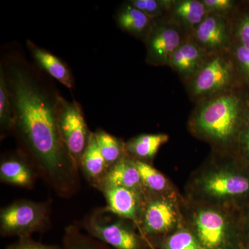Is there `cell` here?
<instances>
[{"instance_id": "83f0119b", "label": "cell", "mask_w": 249, "mask_h": 249, "mask_svg": "<svg viewBox=\"0 0 249 249\" xmlns=\"http://www.w3.org/2000/svg\"><path fill=\"white\" fill-rule=\"evenodd\" d=\"M231 53L240 81L249 88V49L234 42Z\"/></svg>"}, {"instance_id": "484cf974", "label": "cell", "mask_w": 249, "mask_h": 249, "mask_svg": "<svg viewBox=\"0 0 249 249\" xmlns=\"http://www.w3.org/2000/svg\"><path fill=\"white\" fill-rule=\"evenodd\" d=\"M160 249H205L193 232L181 229L165 237L160 242Z\"/></svg>"}, {"instance_id": "7a4b0ae2", "label": "cell", "mask_w": 249, "mask_h": 249, "mask_svg": "<svg viewBox=\"0 0 249 249\" xmlns=\"http://www.w3.org/2000/svg\"><path fill=\"white\" fill-rule=\"evenodd\" d=\"M196 105L188 123L193 133L219 147L238 144L249 107V88L241 85Z\"/></svg>"}, {"instance_id": "30bf717a", "label": "cell", "mask_w": 249, "mask_h": 249, "mask_svg": "<svg viewBox=\"0 0 249 249\" xmlns=\"http://www.w3.org/2000/svg\"><path fill=\"white\" fill-rule=\"evenodd\" d=\"M176 221V213L169 201L162 199L144 201L139 224L147 239L169 232Z\"/></svg>"}, {"instance_id": "3957f363", "label": "cell", "mask_w": 249, "mask_h": 249, "mask_svg": "<svg viewBox=\"0 0 249 249\" xmlns=\"http://www.w3.org/2000/svg\"><path fill=\"white\" fill-rule=\"evenodd\" d=\"M244 85L230 52L209 54L196 74L185 85L192 101L196 103Z\"/></svg>"}, {"instance_id": "ac0fdd59", "label": "cell", "mask_w": 249, "mask_h": 249, "mask_svg": "<svg viewBox=\"0 0 249 249\" xmlns=\"http://www.w3.org/2000/svg\"><path fill=\"white\" fill-rule=\"evenodd\" d=\"M116 22L122 30L145 42L153 27L155 19L129 2L119 10L116 15Z\"/></svg>"}, {"instance_id": "2e32d148", "label": "cell", "mask_w": 249, "mask_h": 249, "mask_svg": "<svg viewBox=\"0 0 249 249\" xmlns=\"http://www.w3.org/2000/svg\"><path fill=\"white\" fill-rule=\"evenodd\" d=\"M80 170L91 186L98 189L102 185L109 168L100 151L95 133L90 135L88 147L80 162Z\"/></svg>"}, {"instance_id": "8992f818", "label": "cell", "mask_w": 249, "mask_h": 249, "mask_svg": "<svg viewBox=\"0 0 249 249\" xmlns=\"http://www.w3.org/2000/svg\"><path fill=\"white\" fill-rule=\"evenodd\" d=\"M57 121L62 142L79 167L91 135L80 106L58 97L56 101Z\"/></svg>"}, {"instance_id": "e0dca14e", "label": "cell", "mask_w": 249, "mask_h": 249, "mask_svg": "<svg viewBox=\"0 0 249 249\" xmlns=\"http://www.w3.org/2000/svg\"><path fill=\"white\" fill-rule=\"evenodd\" d=\"M105 185L123 187L142 193L145 191L134 160H131L127 155L109 168L99 188Z\"/></svg>"}, {"instance_id": "7c38bea8", "label": "cell", "mask_w": 249, "mask_h": 249, "mask_svg": "<svg viewBox=\"0 0 249 249\" xmlns=\"http://www.w3.org/2000/svg\"><path fill=\"white\" fill-rule=\"evenodd\" d=\"M201 188L205 194L216 199L235 197L249 191V179L240 174L222 170L206 175Z\"/></svg>"}, {"instance_id": "9c48e42d", "label": "cell", "mask_w": 249, "mask_h": 249, "mask_svg": "<svg viewBox=\"0 0 249 249\" xmlns=\"http://www.w3.org/2000/svg\"><path fill=\"white\" fill-rule=\"evenodd\" d=\"M190 37L208 54L230 52L234 43L231 18L207 14Z\"/></svg>"}, {"instance_id": "f1b7e54d", "label": "cell", "mask_w": 249, "mask_h": 249, "mask_svg": "<svg viewBox=\"0 0 249 249\" xmlns=\"http://www.w3.org/2000/svg\"><path fill=\"white\" fill-rule=\"evenodd\" d=\"M208 14L231 18L242 1L235 0H201Z\"/></svg>"}, {"instance_id": "f546056e", "label": "cell", "mask_w": 249, "mask_h": 249, "mask_svg": "<svg viewBox=\"0 0 249 249\" xmlns=\"http://www.w3.org/2000/svg\"><path fill=\"white\" fill-rule=\"evenodd\" d=\"M6 249H63L58 245H44L40 242H36L31 237L19 238L17 242L11 244Z\"/></svg>"}, {"instance_id": "ba28073f", "label": "cell", "mask_w": 249, "mask_h": 249, "mask_svg": "<svg viewBox=\"0 0 249 249\" xmlns=\"http://www.w3.org/2000/svg\"><path fill=\"white\" fill-rule=\"evenodd\" d=\"M194 235L205 249H240L227 219L214 209H202L194 218Z\"/></svg>"}, {"instance_id": "ffe728a7", "label": "cell", "mask_w": 249, "mask_h": 249, "mask_svg": "<svg viewBox=\"0 0 249 249\" xmlns=\"http://www.w3.org/2000/svg\"><path fill=\"white\" fill-rule=\"evenodd\" d=\"M169 140L165 134H142L125 143L127 154L135 157V160H152L157 155L161 145Z\"/></svg>"}, {"instance_id": "4316f807", "label": "cell", "mask_w": 249, "mask_h": 249, "mask_svg": "<svg viewBox=\"0 0 249 249\" xmlns=\"http://www.w3.org/2000/svg\"><path fill=\"white\" fill-rule=\"evenodd\" d=\"M174 0H131L129 2L155 19L167 16L173 5Z\"/></svg>"}, {"instance_id": "d4e9b609", "label": "cell", "mask_w": 249, "mask_h": 249, "mask_svg": "<svg viewBox=\"0 0 249 249\" xmlns=\"http://www.w3.org/2000/svg\"><path fill=\"white\" fill-rule=\"evenodd\" d=\"M134 160L145 189L152 193H160L166 189L168 181L163 174L147 162Z\"/></svg>"}, {"instance_id": "d6986e66", "label": "cell", "mask_w": 249, "mask_h": 249, "mask_svg": "<svg viewBox=\"0 0 249 249\" xmlns=\"http://www.w3.org/2000/svg\"><path fill=\"white\" fill-rule=\"evenodd\" d=\"M28 47L37 65L43 69L50 76L58 80L69 89L73 87V80L71 73L66 65L53 54L45 49L40 48L29 41Z\"/></svg>"}, {"instance_id": "1f68e13d", "label": "cell", "mask_w": 249, "mask_h": 249, "mask_svg": "<svg viewBox=\"0 0 249 249\" xmlns=\"http://www.w3.org/2000/svg\"><path fill=\"white\" fill-rule=\"evenodd\" d=\"M240 249H249V245L246 246L245 247H242Z\"/></svg>"}, {"instance_id": "cb8c5ba5", "label": "cell", "mask_w": 249, "mask_h": 249, "mask_svg": "<svg viewBox=\"0 0 249 249\" xmlns=\"http://www.w3.org/2000/svg\"><path fill=\"white\" fill-rule=\"evenodd\" d=\"M14 109L11 103V94L7 88L4 71L1 69L0 73V124L3 133L15 128Z\"/></svg>"}, {"instance_id": "4fadbf2b", "label": "cell", "mask_w": 249, "mask_h": 249, "mask_svg": "<svg viewBox=\"0 0 249 249\" xmlns=\"http://www.w3.org/2000/svg\"><path fill=\"white\" fill-rule=\"evenodd\" d=\"M209 55L189 36L173 54L168 66L178 73L186 85L196 74Z\"/></svg>"}, {"instance_id": "52a82bcc", "label": "cell", "mask_w": 249, "mask_h": 249, "mask_svg": "<svg viewBox=\"0 0 249 249\" xmlns=\"http://www.w3.org/2000/svg\"><path fill=\"white\" fill-rule=\"evenodd\" d=\"M187 37L168 16L155 19L144 42L147 49L145 61L153 66H168L172 55Z\"/></svg>"}, {"instance_id": "7402d4cb", "label": "cell", "mask_w": 249, "mask_h": 249, "mask_svg": "<svg viewBox=\"0 0 249 249\" xmlns=\"http://www.w3.org/2000/svg\"><path fill=\"white\" fill-rule=\"evenodd\" d=\"M62 247L63 249H114L85 234L77 224L65 228Z\"/></svg>"}, {"instance_id": "8fae6325", "label": "cell", "mask_w": 249, "mask_h": 249, "mask_svg": "<svg viewBox=\"0 0 249 249\" xmlns=\"http://www.w3.org/2000/svg\"><path fill=\"white\" fill-rule=\"evenodd\" d=\"M107 201L106 209L109 212L135 223H139L144 193L123 187L105 185L99 188Z\"/></svg>"}, {"instance_id": "6da1fadb", "label": "cell", "mask_w": 249, "mask_h": 249, "mask_svg": "<svg viewBox=\"0 0 249 249\" xmlns=\"http://www.w3.org/2000/svg\"><path fill=\"white\" fill-rule=\"evenodd\" d=\"M9 85L15 127L31 161L57 195L71 197L80 188V170L60 137L56 102L19 65L10 66Z\"/></svg>"}, {"instance_id": "277c9868", "label": "cell", "mask_w": 249, "mask_h": 249, "mask_svg": "<svg viewBox=\"0 0 249 249\" xmlns=\"http://www.w3.org/2000/svg\"><path fill=\"white\" fill-rule=\"evenodd\" d=\"M51 203L28 199L15 201L0 212L1 237L19 238L45 231L50 225Z\"/></svg>"}, {"instance_id": "5b68a950", "label": "cell", "mask_w": 249, "mask_h": 249, "mask_svg": "<svg viewBox=\"0 0 249 249\" xmlns=\"http://www.w3.org/2000/svg\"><path fill=\"white\" fill-rule=\"evenodd\" d=\"M106 207L96 209L80 223L87 234L114 249H148L146 239L137 235L123 219Z\"/></svg>"}, {"instance_id": "4dcf8cb0", "label": "cell", "mask_w": 249, "mask_h": 249, "mask_svg": "<svg viewBox=\"0 0 249 249\" xmlns=\"http://www.w3.org/2000/svg\"><path fill=\"white\" fill-rule=\"evenodd\" d=\"M238 145L241 150L249 158V107L241 132Z\"/></svg>"}, {"instance_id": "d6a6232c", "label": "cell", "mask_w": 249, "mask_h": 249, "mask_svg": "<svg viewBox=\"0 0 249 249\" xmlns=\"http://www.w3.org/2000/svg\"><path fill=\"white\" fill-rule=\"evenodd\" d=\"M148 249H154L153 248H152V247H150V248H149Z\"/></svg>"}, {"instance_id": "44dd1931", "label": "cell", "mask_w": 249, "mask_h": 249, "mask_svg": "<svg viewBox=\"0 0 249 249\" xmlns=\"http://www.w3.org/2000/svg\"><path fill=\"white\" fill-rule=\"evenodd\" d=\"M95 136L100 151L109 169L127 155L125 143L120 139L103 130L98 131Z\"/></svg>"}, {"instance_id": "5bb4252c", "label": "cell", "mask_w": 249, "mask_h": 249, "mask_svg": "<svg viewBox=\"0 0 249 249\" xmlns=\"http://www.w3.org/2000/svg\"><path fill=\"white\" fill-rule=\"evenodd\" d=\"M37 175L39 174L33 163L19 155L6 157L0 163V180L7 184L31 188Z\"/></svg>"}, {"instance_id": "603a6c76", "label": "cell", "mask_w": 249, "mask_h": 249, "mask_svg": "<svg viewBox=\"0 0 249 249\" xmlns=\"http://www.w3.org/2000/svg\"><path fill=\"white\" fill-rule=\"evenodd\" d=\"M231 20L234 42L249 49V1H242Z\"/></svg>"}, {"instance_id": "9a60e30c", "label": "cell", "mask_w": 249, "mask_h": 249, "mask_svg": "<svg viewBox=\"0 0 249 249\" xmlns=\"http://www.w3.org/2000/svg\"><path fill=\"white\" fill-rule=\"evenodd\" d=\"M207 14L201 0H174L167 16L189 37Z\"/></svg>"}]
</instances>
